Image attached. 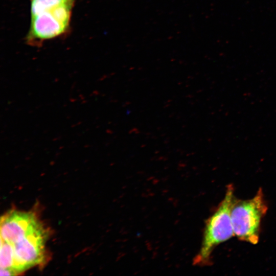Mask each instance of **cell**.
Returning <instances> with one entry per match:
<instances>
[{"label": "cell", "instance_id": "2", "mask_svg": "<svg viewBox=\"0 0 276 276\" xmlns=\"http://www.w3.org/2000/svg\"><path fill=\"white\" fill-rule=\"evenodd\" d=\"M235 198L234 187L229 185L223 199L205 222L200 247L193 259L194 265L204 266L211 264L215 248L235 236L231 218Z\"/></svg>", "mask_w": 276, "mask_h": 276}, {"label": "cell", "instance_id": "3", "mask_svg": "<svg viewBox=\"0 0 276 276\" xmlns=\"http://www.w3.org/2000/svg\"><path fill=\"white\" fill-rule=\"evenodd\" d=\"M267 211V205L261 189L251 198L240 200L235 198L231 211L235 236L241 241L257 244L262 220Z\"/></svg>", "mask_w": 276, "mask_h": 276}, {"label": "cell", "instance_id": "4", "mask_svg": "<svg viewBox=\"0 0 276 276\" xmlns=\"http://www.w3.org/2000/svg\"><path fill=\"white\" fill-rule=\"evenodd\" d=\"M47 236V231L39 221L8 241L1 240L12 249L13 270L15 274L44 263Z\"/></svg>", "mask_w": 276, "mask_h": 276}, {"label": "cell", "instance_id": "1", "mask_svg": "<svg viewBox=\"0 0 276 276\" xmlns=\"http://www.w3.org/2000/svg\"><path fill=\"white\" fill-rule=\"evenodd\" d=\"M76 0H30L31 21L28 43L40 44L64 34L69 29Z\"/></svg>", "mask_w": 276, "mask_h": 276}]
</instances>
